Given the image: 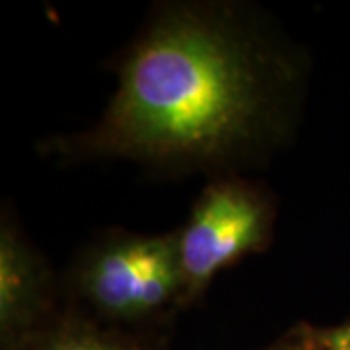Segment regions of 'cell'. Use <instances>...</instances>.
Listing matches in <instances>:
<instances>
[{
    "mask_svg": "<svg viewBox=\"0 0 350 350\" xmlns=\"http://www.w3.org/2000/svg\"><path fill=\"white\" fill-rule=\"evenodd\" d=\"M300 92L298 59L257 16L226 2L163 4L100 121L57 152L162 170L241 162L286 135Z\"/></svg>",
    "mask_w": 350,
    "mask_h": 350,
    "instance_id": "cell-1",
    "label": "cell"
},
{
    "mask_svg": "<svg viewBox=\"0 0 350 350\" xmlns=\"http://www.w3.org/2000/svg\"><path fill=\"white\" fill-rule=\"evenodd\" d=\"M53 276L8 222L0 228V338L4 350L53 317Z\"/></svg>",
    "mask_w": 350,
    "mask_h": 350,
    "instance_id": "cell-4",
    "label": "cell"
},
{
    "mask_svg": "<svg viewBox=\"0 0 350 350\" xmlns=\"http://www.w3.org/2000/svg\"><path fill=\"white\" fill-rule=\"evenodd\" d=\"M308 333L319 350H350V323L338 327H310Z\"/></svg>",
    "mask_w": 350,
    "mask_h": 350,
    "instance_id": "cell-6",
    "label": "cell"
},
{
    "mask_svg": "<svg viewBox=\"0 0 350 350\" xmlns=\"http://www.w3.org/2000/svg\"><path fill=\"white\" fill-rule=\"evenodd\" d=\"M267 350H319L308 333V325H298L292 329L286 337H282L276 345Z\"/></svg>",
    "mask_w": 350,
    "mask_h": 350,
    "instance_id": "cell-7",
    "label": "cell"
},
{
    "mask_svg": "<svg viewBox=\"0 0 350 350\" xmlns=\"http://www.w3.org/2000/svg\"><path fill=\"white\" fill-rule=\"evenodd\" d=\"M76 296L109 325H135L183 304L185 284L177 232L167 236H113L78 261Z\"/></svg>",
    "mask_w": 350,
    "mask_h": 350,
    "instance_id": "cell-2",
    "label": "cell"
},
{
    "mask_svg": "<svg viewBox=\"0 0 350 350\" xmlns=\"http://www.w3.org/2000/svg\"><path fill=\"white\" fill-rule=\"evenodd\" d=\"M273 216L269 199L245 181L224 179L204 189L177 232L183 304L199 298L226 267L261 251L271 239Z\"/></svg>",
    "mask_w": 350,
    "mask_h": 350,
    "instance_id": "cell-3",
    "label": "cell"
},
{
    "mask_svg": "<svg viewBox=\"0 0 350 350\" xmlns=\"http://www.w3.org/2000/svg\"><path fill=\"white\" fill-rule=\"evenodd\" d=\"M8 350H152L129 331L82 313L51 317Z\"/></svg>",
    "mask_w": 350,
    "mask_h": 350,
    "instance_id": "cell-5",
    "label": "cell"
}]
</instances>
